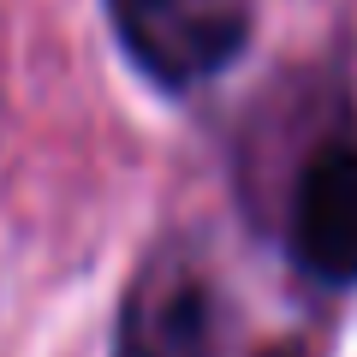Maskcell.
I'll return each mask as SVG.
<instances>
[{"mask_svg":"<svg viewBox=\"0 0 357 357\" xmlns=\"http://www.w3.org/2000/svg\"><path fill=\"white\" fill-rule=\"evenodd\" d=\"M215 351V280L185 238H161L131 274L114 321V357H208Z\"/></svg>","mask_w":357,"mask_h":357,"instance_id":"2","label":"cell"},{"mask_svg":"<svg viewBox=\"0 0 357 357\" xmlns=\"http://www.w3.org/2000/svg\"><path fill=\"white\" fill-rule=\"evenodd\" d=\"M107 24L155 89L185 96L244 54L256 0H107Z\"/></svg>","mask_w":357,"mask_h":357,"instance_id":"1","label":"cell"},{"mask_svg":"<svg viewBox=\"0 0 357 357\" xmlns=\"http://www.w3.org/2000/svg\"><path fill=\"white\" fill-rule=\"evenodd\" d=\"M286 250L316 286H357V137H328L304 161L286 208Z\"/></svg>","mask_w":357,"mask_h":357,"instance_id":"3","label":"cell"},{"mask_svg":"<svg viewBox=\"0 0 357 357\" xmlns=\"http://www.w3.org/2000/svg\"><path fill=\"white\" fill-rule=\"evenodd\" d=\"M262 357H304L298 345H274V351H262Z\"/></svg>","mask_w":357,"mask_h":357,"instance_id":"4","label":"cell"}]
</instances>
